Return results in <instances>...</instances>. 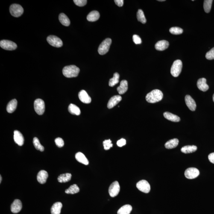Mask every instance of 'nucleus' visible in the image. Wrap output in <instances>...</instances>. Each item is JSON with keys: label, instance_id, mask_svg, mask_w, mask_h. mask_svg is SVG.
Wrapping results in <instances>:
<instances>
[{"label": "nucleus", "instance_id": "f257e3e1", "mask_svg": "<svg viewBox=\"0 0 214 214\" xmlns=\"http://www.w3.org/2000/svg\"><path fill=\"white\" fill-rule=\"evenodd\" d=\"M163 96V93L162 91L155 89L147 94L145 99L149 103H155L162 101Z\"/></svg>", "mask_w": 214, "mask_h": 214}, {"label": "nucleus", "instance_id": "f03ea898", "mask_svg": "<svg viewBox=\"0 0 214 214\" xmlns=\"http://www.w3.org/2000/svg\"><path fill=\"white\" fill-rule=\"evenodd\" d=\"M80 69L75 65H70L65 66L63 68L62 73L63 75L67 78L77 77L80 73Z\"/></svg>", "mask_w": 214, "mask_h": 214}, {"label": "nucleus", "instance_id": "7ed1b4c3", "mask_svg": "<svg viewBox=\"0 0 214 214\" xmlns=\"http://www.w3.org/2000/svg\"><path fill=\"white\" fill-rule=\"evenodd\" d=\"M183 63L180 60H176L174 61L171 67V73L173 76L175 77H178L181 73Z\"/></svg>", "mask_w": 214, "mask_h": 214}, {"label": "nucleus", "instance_id": "20e7f679", "mask_svg": "<svg viewBox=\"0 0 214 214\" xmlns=\"http://www.w3.org/2000/svg\"><path fill=\"white\" fill-rule=\"evenodd\" d=\"M112 42L111 39L107 38L102 42L98 48V52L100 55H104L108 52Z\"/></svg>", "mask_w": 214, "mask_h": 214}, {"label": "nucleus", "instance_id": "39448f33", "mask_svg": "<svg viewBox=\"0 0 214 214\" xmlns=\"http://www.w3.org/2000/svg\"><path fill=\"white\" fill-rule=\"evenodd\" d=\"M24 9L19 4H13L10 6V12L12 16L15 17H19L24 13Z\"/></svg>", "mask_w": 214, "mask_h": 214}, {"label": "nucleus", "instance_id": "423d86ee", "mask_svg": "<svg viewBox=\"0 0 214 214\" xmlns=\"http://www.w3.org/2000/svg\"><path fill=\"white\" fill-rule=\"evenodd\" d=\"M35 111L39 115L43 114L45 111V104L43 100L37 99L34 102Z\"/></svg>", "mask_w": 214, "mask_h": 214}, {"label": "nucleus", "instance_id": "0eeeda50", "mask_svg": "<svg viewBox=\"0 0 214 214\" xmlns=\"http://www.w3.org/2000/svg\"><path fill=\"white\" fill-rule=\"evenodd\" d=\"M0 46L3 49L8 51H13L17 47V45L15 42L7 40L1 41L0 42Z\"/></svg>", "mask_w": 214, "mask_h": 214}, {"label": "nucleus", "instance_id": "6e6552de", "mask_svg": "<svg viewBox=\"0 0 214 214\" xmlns=\"http://www.w3.org/2000/svg\"><path fill=\"white\" fill-rule=\"evenodd\" d=\"M47 41L48 43L53 47H61L63 45V42L61 39L57 36H50L47 38Z\"/></svg>", "mask_w": 214, "mask_h": 214}, {"label": "nucleus", "instance_id": "1a4fd4ad", "mask_svg": "<svg viewBox=\"0 0 214 214\" xmlns=\"http://www.w3.org/2000/svg\"><path fill=\"white\" fill-rule=\"evenodd\" d=\"M136 187L140 191L145 193H148L150 190L149 183L145 180H141L136 184Z\"/></svg>", "mask_w": 214, "mask_h": 214}, {"label": "nucleus", "instance_id": "9d476101", "mask_svg": "<svg viewBox=\"0 0 214 214\" xmlns=\"http://www.w3.org/2000/svg\"><path fill=\"white\" fill-rule=\"evenodd\" d=\"M120 187L118 181H115L110 185L109 189V193L111 197H115L119 194Z\"/></svg>", "mask_w": 214, "mask_h": 214}, {"label": "nucleus", "instance_id": "9b49d317", "mask_svg": "<svg viewBox=\"0 0 214 214\" xmlns=\"http://www.w3.org/2000/svg\"><path fill=\"white\" fill-rule=\"evenodd\" d=\"M184 174L186 178L192 179L196 178L199 175L200 171L195 168H189L185 171Z\"/></svg>", "mask_w": 214, "mask_h": 214}, {"label": "nucleus", "instance_id": "f8f14e48", "mask_svg": "<svg viewBox=\"0 0 214 214\" xmlns=\"http://www.w3.org/2000/svg\"><path fill=\"white\" fill-rule=\"evenodd\" d=\"M185 102L186 106L192 111H194L196 108V104L194 100L190 95H187L185 97Z\"/></svg>", "mask_w": 214, "mask_h": 214}, {"label": "nucleus", "instance_id": "ddd939ff", "mask_svg": "<svg viewBox=\"0 0 214 214\" xmlns=\"http://www.w3.org/2000/svg\"><path fill=\"white\" fill-rule=\"evenodd\" d=\"M78 96L80 101L85 104H89L91 102V98L85 90H81L79 92Z\"/></svg>", "mask_w": 214, "mask_h": 214}, {"label": "nucleus", "instance_id": "4468645a", "mask_svg": "<svg viewBox=\"0 0 214 214\" xmlns=\"http://www.w3.org/2000/svg\"><path fill=\"white\" fill-rule=\"evenodd\" d=\"M22 205L21 201L19 200H16L14 201L11 206V211L14 213H17L22 209Z\"/></svg>", "mask_w": 214, "mask_h": 214}, {"label": "nucleus", "instance_id": "2eb2a0df", "mask_svg": "<svg viewBox=\"0 0 214 214\" xmlns=\"http://www.w3.org/2000/svg\"><path fill=\"white\" fill-rule=\"evenodd\" d=\"M14 139L16 143L19 146H22L24 144V139L23 136L20 132L18 130H15Z\"/></svg>", "mask_w": 214, "mask_h": 214}, {"label": "nucleus", "instance_id": "dca6fc26", "mask_svg": "<svg viewBox=\"0 0 214 214\" xmlns=\"http://www.w3.org/2000/svg\"><path fill=\"white\" fill-rule=\"evenodd\" d=\"M121 100H122V98L119 95L114 96L112 97L109 100L108 104H107V107L109 109L113 108L117 104H118L121 101Z\"/></svg>", "mask_w": 214, "mask_h": 214}, {"label": "nucleus", "instance_id": "f3484780", "mask_svg": "<svg viewBox=\"0 0 214 214\" xmlns=\"http://www.w3.org/2000/svg\"><path fill=\"white\" fill-rule=\"evenodd\" d=\"M206 79L205 78H202L199 79L197 82V86L199 89L203 92H206L208 90L209 86L206 83Z\"/></svg>", "mask_w": 214, "mask_h": 214}, {"label": "nucleus", "instance_id": "a211bd4d", "mask_svg": "<svg viewBox=\"0 0 214 214\" xmlns=\"http://www.w3.org/2000/svg\"><path fill=\"white\" fill-rule=\"evenodd\" d=\"M48 177V173L45 170H41L39 171L37 174V179L39 183L44 184L46 183Z\"/></svg>", "mask_w": 214, "mask_h": 214}, {"label": "nucleus", "instance_id": "6ab92c4d", "mask_svg": "<svg viewBox=\"0 0 214 214\" xmlns=\"http://www.w3.org/2000/svg\"><path fill=\"white\" fill-rule=\"evenodd\" d=\"M169 46V42L167 41L162 40L159 41L155 45L156 49L159 51H163L166 50Z\"/></svg>", "mask_w": 214, "mask_h": 214}, {"label": "nucleus", "instance_id": "aec40b11", "mask_svg": "<svg viewBox=\"0 0 214 214\" xmlns=\"http://www.w3.org/2000/svg\"><path fill=\"white\" fill-rule=\"evenodd\" d=\"M163 115L166 119L173 122H178L180 121V118L178 116L170 112H165L164 113Z\"/></svg>", "mask_w": 214, "mask_h": 214}, {"label": "nucleus", "instance_id": "412c9836", "mask_svg": "<svg viewBox=\"0 0 214 214\" xmlns=\"http://www.w3.org/2000/svg\"><path fill=\"white\" fill-rule=\"evenodd\" d=\"M128 82L126 80H123L120 83V85L117 88V91L120 95L125 93L128 90Z\"/></svg>", "mask_w": 214, "mask_h": 214}, {"label": "nucleus", "instance_id": "4be33fe9", "mask_svg": "<svg viewBox=\"0 0 214 214\" xmlns=\"http://www.w3.org/2000/svg\"><path fill=\"white\" fill-rule=\"evenodd\" d=\"M100 17L99 12L96 10L91 12L87 16V19L89 22H95L99 19Z\"/></svg>", "mask_w": 214, "mask_h": 214}, {"label": "nucleus", "instance_id": "5701e85b", "mask_svg": "<svg viewBox=\"0 0 214 214\" xmlns=\"http://www.w3.org/2000/svg\"><path fill=\"white\" fill-rule=\"evenodd\" d=\"M18 102L16 99L12 100L8 104L7 110L9 113H13L16 110Z\"/></svg>", "mask_w": 214, "mask_h": 214}, {"label": "nucleus", "instance_id": "b1692460", "mask_svg": "<svg viewBox=\"0 0 214 214\" xmlns=\"http://www.w3.org/2000/svg\"><path fill=\"white\" fill-rule=\"evenodd\" d=\"M75 157L76 160L80 163L85 165L89 164V161L82 153L80 152L77 153L75 155Z\"/></svg>", "mask_w": 214, "mask_h": 214}, {"label": "nucleus", "instance_id": "393cba45", "mask_svg": "<svg viewBox=\"0 0 214 214\" xmlns=\"http://www.w3.org/2000/svg\"><path fill=\"white\" fill-rule=\"evenodd\" d=\"M62 207V203L60 202L54 203L51 208V214H60Z\"/></svg>", "mask_w": 214, "mask_h": 214}, {"label": "nucleus", "instance_id": "a878e982", "mask_svg": "<svg viewBox=\"0 0 214 214\" xmlns=\"http://www.w3.org/2000/svg\"><path fill=\"white\" fill-rule=\"evenodd\" d=\"M179 143L178 140L177 139H174L170 140L167 141L165 143V148L168 149H171L175 148L178 145Z\"/></svg>", "mask_w": 214, "mask_h": 214}, {"label": "nucleus", "instance_id": "bb28decb", "mask_svg": "<svg viewBox=\"0 0 214 214\" xmlns=\"http://www.w3.org/2000/svg\"><path fill=\"white\" fill-rule=\"evenodd\" d=\"M59 19L61 23L65 26H68L70 24L69 18L64 13H61L59 15Z\"/></svg>", "mask_w": 214, "mask_h": 214}, {"label": "nucleus", "instance_id": "cd10ccee", "mask_svg": "<svg viewBox=\"0 0 214 214\" xmlns=\"http://www.w3.org/2000/svg\"><path fill=\"white\" fill-rule=\"evenodd\" d=\"M71 177H72L71 174L68 173L60 174L58 178V180L60 183H67L71 180Z\"/></svg>", "mask_w": 214, "mask_h": 214}, {"label": "nucleus", "instance_id": "c85d7f7f", "mask_svg": "<svg viewBox=\"0 0 214 214\" xmlns=\"http://www.w3.org/2000/svg\"><path fill=\"white\" fill-rule=\"evenodd\" d=\"M68 111L73 115H79L81 114V110L78 106L72 104H70L68 107Z\"/></svg>", "mask_w": 214, "mask_h": 214}, {"label": "nucleus", "instance_id": "c756f323", "mask_svg": "<svg viewBox=\"0 0 214 214\" xmlns=\"http://www.w3.org/2000/svg\"><path fill=\"white\" fill-rule=\"evenodd\" d=\"M197 150V147L195 145H186L181 149V151L184 154H189L195 152Z\"/></svg>", "mask_w": 214, "mask_h": 214}, {"label": "nucleus", "instance_id": "7c9ffc66", "mask_svg": "<svg viewBox=\"0 0 214 214\" xmlns=\"http://www.w3.org/2000/svg\"><path fill=\"white\" fill-rule=\"evenodd\" d=\"M132 210V207L130 205H125L119 209L118 214H130Z\"/></svg>", "mask_w": 214, "mask_h": 214}, {"label": "nucleus", "instance_id": "2f4dec72", "mask_svg": "<svg viewBox=\"0 0 214 214\" xmlns=\"http://www.w3.org/2000/svg\"><path fill=\"white\" fill-rule=\"evenodd\" d=\"M80 188L77 184H74L71 185L69 188L65 191L66 193L67 194H77L80 192Z\"/></svg>", "mask_w": 214, "mask_h": 214}, {"label": "nucleus", "instance_id": "473e14b6", "mask_svg": "<svg viewBox=\"0 0 214 214\" xmlns=\"http://www.w3.org/2000/svg\"><path fill=\"white\" fill-rule=\"evenodd\" d=\"M119 75L118 73H115L113 78L110 79L109 85L111 87H113L119 82Z\"/></svg>", "mask_w": 214, "mask_h": 214}, {"label": "nucleus", "instance_id": "72a5a7b5", "mask_svg": "<svg viewBox=\"0 0 214 214\" xmlns=\"http://www.w3.org/2000/svg\"><path fill=\"white\" fill-rule=\"evenodd\" d=\"M137 18L138 20L142 24H145L146 22V19H145V14L143 11L141 9L138 10Z\"/></svg>", "mask_w": 214, "mask_h": 214}, {"label": "nucleus", "instance_id": "f704fd0d", "mask_svg": "<svg viewBox=\"0 0 214 214\" xmlns=\"http://www.w3.org/2000/svg\"><path fill=\"white\" fill-rule=\"evenodd\" d=\"M212 2H213V1H212V0H205L204 1L203 8H204L205 12L206 13H210Z\"/></svg>", "mask_w": 214, "mask_h": 214}, {"label": "nucleus", "instance_id": "c9c22d12", "mask_svg": "<svg viewBox=\"0 0 214 214\" xmlns=\"http://www.w3.org/2000/svg\"><path fill=\"white\" fill-rule=\"evenodd\" d=\"M33 144L36 149L39 150L41 151H44V147L41 145L39 139L37 137H35L33 139Z\"/></svg>", "mask_w": 214, "mask_h": 214}, {"label": "nucleus", "instance_id": "e433bc0d", "mask_svg": "<svg viewBox=\"0 0 214 214\" xmlns=\"http://www.w3.org/2000/svg\"><path fill=\"white\" fill-rule=\"evenodd\" d=\"M170 32L173 35H180L183 33V30L182 28L179 27H172L170 29Z\"/></svg>", "mask_w": 214, "mask_h": 214}, {"label": "nucleus", "instance_id": "4c0bfd02", "mask_svg": "<svg viewBox=\"0 0 214 214\" xmlns=\"http://www.w3.org/2000/svg\"><path fill=\"white\" fill-rule=\"evenodd\" d=\"M104 149L107 150L110 149L111 148L113 147V145L112 144V141L110 139L106 140L103 142Z\"/></svg>", "mask_w": 214, "mask_h": 214}, {"label": "nucleus", "instance_id": "58836bf2", "mask_svg": "<svg viewBox=\"0 0 214 214\" xmlns=\"http://www.w3.org/2000/svg\"><path fill=\"white\" fill-rule=\"evenodd\" d=\"M206 59L209 60H212L214 59V47L212 48L210 51L206 53Z\"/></svg>", "mask_w": 214, "mask_h": 214}, {"label": "nucleus", "instance_id": "ea45409f", "mask_svg": "<svg viewBox=\"0 0 214 214\" xmlns=\"http://www.w3.org/2000/svg\"><path fill=\"white\" fill-rule=\"evenodd\" d=\"M74 2L76 5L81 7L85 5L87 1L86 0H74Z\"/></svg>", "mask_w": 214, "mask_h": 214}, {"label": "nucleus", "instance_id": "a19ab883", "mask_svg": "<svg viewBox=\"0 0 214 214\" xmlns=\"http://www.w3.org/2000/svg\"><path fill=\"white\" fill-rule=\"evenodd\" d=\"M55 142L56 145H57L59 148H62L64 145V141L63 140L60 138H57L55 140Z\"/></svg>", "mask_w": 214, "mask_h": 214}, {"label": "nucleus", "instance_id": "79ce46f5", "mask_svg": "<svg viewBox=\"0 0 214 214\" xmlns=\"http://www.w3.org/2000/svg\"><path fill=\"white\" fill-rule=\"evenodd\" d=\"M133 42H134V43L136 44V45H138V44H140L142 43V40L140 37L138 35H133Z\"/></svg>", "mask_w": 214, "mask_h": 214}, {"label": "nucleus", "instance_id": "37998d69", "mask_svg": "<svg viewBox=\"0 0 214 214\" xmlns=\"http://www.w3.org/2000/svg\"><path fill=\"white\" fill-rule=\"evenodd\" d=\"M117 144L118 146L121 147L125 145L126 144V140L123 139H121L118 141Z\"/></svg>", "mask_w": 214, "mask_h": 214}, {"label": "nucleus", "instance_id": "c03bdc74", "mask_svg": "<svg viewBox=\"0 0 214 214\" xmlns=\"http://www.w3.org/2000/svg\"><path fill=\"white\" fill-rule=\"evenodd\" d=\"M114 2L116 5L119 7H122L123 5V0H115Z\"/></svg>", "mask_w": 214, "mask_h": 214}, {"label": "nucleus", "instance_id": "a18cd8bd", "mask_svg": "<svg viewBox=\"0 0 214 214\" xmlns=\"http://www.w3.org/2000/svg\"><path fill=\"white\" fill-rule=\"evenodd\" d=\"M208 159L211 163L214 164V153H211L209 154Z\"/></svg>", "mask_w": 214, "mask_h": 214}, {"label": "nucleus", "instance_id": "49530a36", "mask_svg": "<svg viewBox=\"0 0 214 214\" xmlns=\"http://www.w3.org/2000/svg\"><path fill=\"white\" fill-rule=\"evenodd\" d=\"M0 178H1V180H0V182H1V181H2V177H1H1H0Z\"/></svg>", "mask_w": 214, "mask_h": 214}, {"label": "nucleus", "instance_id": "de8ad7c7", "mask_svg": "<svg viewBox=\"0 0 214 214\" xmlns=\"http://www.w3.org/2000/svg\"><path fill=\"white\" fill-rule=\"evenodd\" d=\"M158 1H161V2H162V1H165V0H158Z\"/></svg>", "mask_w": 214, "mask_h": 214}, {"label": "nucleus", "instance_id": "09e8293b", "mask_svg": "<svg viewBox=\"0 0 214 214\" xmlns=\"http://www.w3.org/2000/svg\"><path fill=\"white\" fill-rule=\"evenodd\" d=\"M212 99H213V101L214 102V94L213 95V97H212Z\"/></svg>", "mask_w": 214, "mask_h": 214}]
</instances>
